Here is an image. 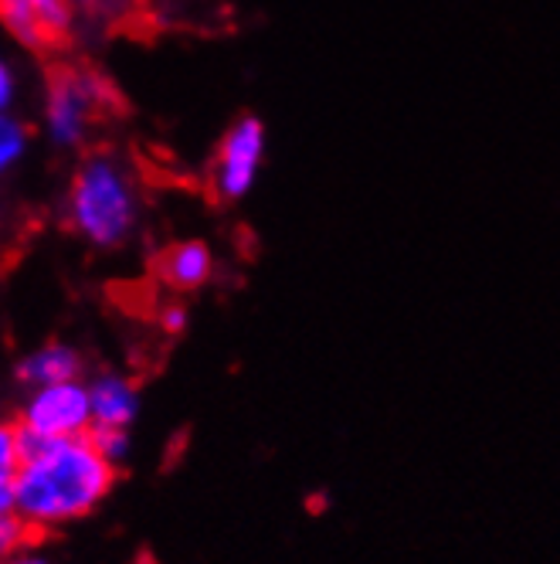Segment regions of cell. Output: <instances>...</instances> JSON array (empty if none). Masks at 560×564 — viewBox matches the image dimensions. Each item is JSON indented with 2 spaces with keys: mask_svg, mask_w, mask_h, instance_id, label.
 Listing matches in <instances>:
<instances>
[{
  "mask_svg": "<svg viewBox=\"0 0 560 564\" xmlns=\"http://www.w3.org/2000/svg\"><path fill=\"white\" fill-rule=\"evenodd\" d=\"M92 432L96 429H133L143 412L140 384L123 371H99L89 378Z\"/></svg>",
  "mask_w": 560,
  "mask_h": 564,
  "instance_id": "obj_6",
  "label": "cell"
},
{
  "mask_svg": "<svg viewBox=\"0 0 560 564\" xmlns=\"http://www.w3.org/2000/svg\"><path fill=\"white\" fill-rule=\"evenodd\" d=\"M265 143L268 137L259 116H238L228 127L211 171V187L218 200L234 205V200H245L252 194L265 160Z\"/></svg>",
  "mask_w": 560,
  "mask_h": 564,
  "instance_id": "obj_5",
  "label": "cell"
},
{
  "mask_svg": "<svg viewBox=\"0 0 560 564\" xmlns=\"http://www.w3.org/2000/svg\"><path fill=\"white\" fill-rule=\"evenodd\" d=\"M327 510H330V494L327 490H316V494L306 497V513L309 517H323Z\"/></svg>",
  "mask_w": 560,
  "mask_h": 564,
  "instance_id": "obj_18",
  "label": "cell"
},
{
  "mask_svg": "<svg viewBox=\"0 0 560 564\" xmlns=\"http://www.w3.org/2000/svg\"><path fill=\"white\" fill-rule=\"evenodd\" d=\"M156 275L164 279L174 293H197L201 286H208L215 275V252L201 238L174 241L171 249L160 252Z\"/></svg>",
  "mask_w": 560,
  "mask_h": 564,
  "instance_id": "obj_8",
  "label": "cell"
},
{
  "mask_svg": "<svg viewBox=\"0 0 560 564\" xmlns=\"http://www.w3.org/2000/svg\"><path fill=\"white\" fill-rule=\"evenodd\" d=\"M156 324H160V330H164L167 337H180V334L187 330V324H190V313H187L184 303L174 300V303H164V306H160Z\"/></svg>",
  "mask_w": 560,
  "mask_h": 564,
  "instance_id": "obj_15",
  "label": "cell"
},
{
  "mask_svg": "<svg viewBox=\"0 0 560 564\" xmlns=\"http://www.w3.org/2000/svg\"><path fill=\"white\" fill-rule=\"evenodd\" d=\"M143 194L133 167L112 150L86 153L65 191L68 228L99 252H119L140 231Z\"/></svg>",
  "mask_w": 560,
  "mask_h": 564,
  "instance_id": "obj_2",
  "label": "cell"
},
{
  "mask_svg": "<svg viewBox=\"0 0 560 564\" xmlns=\"http://www.w3.org/2000/svg\"><path fill=\"white\" fill-rule=\"evenodd\" d=\"M31 150V127L28 119L18 116L14 109L11 112H0V181L8 174H14L24 156Z\"/></svg>",
  "mask_w": 560,
  "mask_h": 564,
  "instance_id": "obj_10",
  "label": "cell"
},
{
  "mask_svg": "<svg viewBox=\"0 0 560 564\" xmlns=\"http://www.w3.org/2000/svg\"><path fill=\"white\" fill-rule=\"evenodd\" d=\"M21 99V75L18 65L0 48V112H11Z\"/></svg>",
  "mask_w": 560,
  "mask_h": 564,
  "instance_id": "obj_13",
  "label": "cell"
},
{
  "mask_svg": "<svg viewBox=\"0 0 560 564\" xmlns=\"http://www.w3.org/2000/svg\"><path fill=\"white\" fill-rule=\"evenodd\" d=\"M24 442H58L92 432V398L89 378L62 381L45 388H24L18 412L11 415Z\"/></svg>",
  "mask_w": 560,
  "mask_h": 564,
  "instance_id": "obj_4",
  "label": "cell"
},
{
  "mask_svg": "<svg viewBox=\"0 0 560 564\" xmlns=\"http://www.w3.org/2000/svg\"><path fill=\"white\" fill-rule=\"evenodd\" d=\"M119 466H112L92 432L58 442H24V459L14 482V513L28 531L55 534L92 517L116 490Z\"/></svg>",
  "mask_w": 560,
  "mask_h": 564,
  "instance_id": "obj_1",
  "label": "cell"
},
{
  "mask_svg": "<svg viewBox=\"0 0 560 564\" xmlns=\"http://www.w3.org/2000/svg\"><path fill=\"white\" fill-rule=\"evenodd\" d=\"M0 31L24 52H45L58 42L48 18L31 0H0Z\"/></svg>",
  "mask_w": 560,
  "mask_h": 564,
  "instance_id": "obj_9",
  "label": "cell"
},
{
  "mask_svg": "<svg viewBox=\"0 0 560 564\" xmlns=\"http://www.w3.org/2000/svg\"><path fill=\"white\" fill-rule=\"evenodd\" d=\"M99 453L112 463V466H123L130 459V449H133V435L130 429H96L92 432Z\"/></svg>",
  "mask_w": 560,
  "mask_h": 564,
  "instance_id": "obj_12",
  "label": "cell"
},
{
  "mask_svg": "<svg viewBox=\"0 0 560 564\" xmlns=\"http://www.w3.org/2000/svg\"><path fill=\"white\" fill-rule=\"evenodd\" d=\"M14 378L21 388H45L62 381H83L86 378V354L65 340H45L18 357Z\"/></svg>",
  "mask_w": 560,
  "mask_h": 564,
  "instance_id": "obj_7",
  "label": "cell"
},
{
  "mask_svg": "<svg viewBox=\"0 0 560 564\" xmlns=\"http://www.w3.org/2000/svg\"><path fill=\"white\" fill-rule=\"evenodd\" d=\"M102 106H106V86L96 75L78 68L55 72L45 83L42 112H37L42 137L62 153L83 150L92 137Z\"/></svg>",
  "mask_w": 560,
  "mask_h": 564,
  "instance_id": "obj_3",
  "label": "cell"
},
{
  "mask_svg": "<svg viewBox=\"0 0 560 564\" xmlns=\"http://www.w3.org/2000/svg\"><path fill=\"white\" fill-rule=\"evenodd\" d=\"M8 564H55V557L45 554L42 547H31V544H28V547H24L21 554H14Z\"/></svg>",
  "mask_w": 560,
  "mask_h": 564,
  "instance_id": "obj_17",
  "label": "cell"
},
{
  "mask_svg": "<svg viewBox=\"0 0 560 564\" xmlns=\"http://www.w3.org/2000/svg\"><path fill=\"white\" fill-rule=\"evenodd\" d=\"M133 564H156V561H153L150 554H143V557H140V561H133Z\"/></svg>",
  "mask_w": 560,
  "mask_h": 564,
  "instance_id": "obj_20",
  "label": "cell"
},
{
  "mask_svg": "<svg viewBox=\"0 0 560 564\" xmlns=\"http://www.w3.org/2000/svg\"><path fill=\"white\" fill-rule=\"evenodd\" d=\"M72 8H89V4H96V0H68Z\"/></svg>",
  "mask_w": 560,
  "mask_h": 564,
  "instance_id": "obj_19",
  "label": "cell"
},
{
  "mask_svg": "<svg viewBox=\"0 0 560 564\" xmlns=\"http://www.w3.org/2000/svg\"><path fill=\"white\" fill-rule=\"evenodd\" d=\"M14 482H18V476L0 473V517L14 513Z\"/></svg>",
  "mask_w": 560,
  "mask_h": 564,
  "instance_id": "obj_16",
  "label": "cell"
},
{
  "mask_svg": "<svg viewBox=\"0 0 560 564\" xmlns=\"http://www.w3.org/2000/svg\"><path fill=\"white\" fill-rule=\"evenodd\" d=\"M31 531H28V523L11 513V517H0V564H8L14 554H21L28 544H31Z\"/></svg>",
  "mask_w": 560,
  "mask_h": 564,
  "instance_id": "obj_11",
  "label": "cell"
},
{
  "mask_svg": "<svg viewBox=\"0 0 560 564\" xmlns=\"http://www.w3.org/2000/svg\"><path fill=\"white\" fill-rule=\"evenodd\" d=\"M31 4L48 18L55 37L62 42V37L68 34V28H72V11H75V8L68 4V0H31Z\"/></svg>",
  "mask_w": 560,
  "mask_h": 564,
  "instance_id": "obj_14",
  "label": "cell"
}]
</instances>
